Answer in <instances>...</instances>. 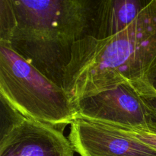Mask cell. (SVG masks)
Masks as SVG:
<instances>
[{
	"label": "cell",
	"instance_id": "obj_4",
	"mask_svg": "<svg viewBox=\"0 0 156 156\" xmlns=\"http://www.w3.org/2000/svg\"><path fill=\"white\" fill-rule=\"evenodd\" d=\"M74 107L77 117L155 133L146 105L139 93L128 84L82 99Z\"/></svg>",
	"mask_w": 156,
	"mask_h": 156
},
{
	"label": "cell",
	"instance_id": "obj_5",
	"mask_svg": "<svg viewBox=\"0 0 156 156\" xmlns=\"http://www.w3.org/2000/svg\"><path fill=\"white\" fill-rule=\"evenodd\" d=\"M9 108L11 120L2 128L0 156H75L70 141L57 128Z\"/></svg>",
	"mask_w": 156,
	"mask_h": 156
},
{
	"label": "cell",
	"instance_id": "obj_3",
	"mask_svg": "<svg viewBox=\"0 0 156 156\" xmlns=\"http://www.w3.org/2000/svg\"><path fill=\"white\" fill-rule=\"evenodd\" d=\"M0 93L1 100L30 120L58 127L77 118L62 87L3 44H0Z\"/></svg>",
	"mask_w": 156,
	"mask_h": 156
},
{
	"label": "cell",
	"instance_id": "obj_6",
	"mask_svg": "<svg viewBox=\"0 0 156 156\" xmlns=\"http://www.w3.org/2000/svg\"><path fill=\"white\" fill-rule=\"evenodd\" d=\"M69 140L81 156H156V151L120 129L77 117Z\"/></svg>",
	"mask_w": 156,
	"mask_h": 156
},
{
	"label": "cell",
	"instance_id": "obj_7",
	"mask_svg": "<svg viewBox=\"0 0 156 156\" xmlns=\"http://www.w3.org/2000/svg\"><path fill=\"white\" fill-rule=\"evenodd\" d=\"M146 0L98 1L91 29V37L103 39L126 29L148 5Z\"/></svg>",
	"mask_w": 156,
	"mask_h": 156
},
{
	"label": "cell",
	"instance_id": "obj_2",
	"mask_svg": "<svg viewBox=\"0 0 156 156\" xmlns=\"http://www.w3.org/2000/svg\"><path fill=\"white\" fill-rule=\"evenodd\" d=\"M155 70L156 0H151L122 31L103 39L86 36L76 42L62 88L75 106L123 84L136 91L152 85Z\"/></svg>",
	"mask_w": 156,
	"mask_h": 156
},
{
	"label": "cell",
	"instance_id": "obj_10",
	"mask_svg": "<svg viewBox=\"0 0 156 156\" xmlns=\"http://www.w3.org/2000/svg\"><path fill=\"white\" fill-rule=\"evenodd\" d=\"M150 84L152 85V88L156 91V70L150 79Z\"/></svg>",
	"mask_w": 156,
	"mask_h": 156
},
{
	"label": "cell",
	"instance_id": "obj_8",
	"mask_svg": "<svg viewBox=\"0 0 156 156\" xmlns=\"http://www.w3.org/2000/svg\"><path fill=\"white\" fill-rule=\"evenodd\" d=\"M137 92L143 99L149 111L156 134V91L152 88V85H150Z\"/></svg>",
	"mask_w": 156,
	"mask_h": 156
},
{
	"label": "cell",
	"instance_id": "obj_9",
	"mask_svg": "<svg viewBox=\"0 0 156 156\" xmlns=\"http://www.w3.org/2000/svg\"><path fill=\"white\" fill-rule=\"evenodd\" d=\"M111 126V125H110ZM114 126V127L117 128V129H120L125 133L127 135L136 138L139 141L142 142L144 144L147 145L149 147L152 149H155L156 151V134L155 133H151L149 132H145V131L138 130V129H129V128H125V127H119V126Z\"/></svg>",
	"mask_w": 156,
	"mask_h": 156
},
{
	"label": "cell",
	"instance_id": "obj_1",
	"mask_svg": "<svg viewBox=\"0 0 156 156\" xmlns=\"http://www.w3.org/2000/svg\"><path fill=\"white\" fill-rule=\"evenodd\" d=\"M98 2L0 0V44L62 87L75 44L91 36Z\"/></svg>",
	"mask_w": 156,
	"mask_h": 156
}]
</instances>
